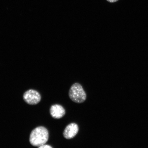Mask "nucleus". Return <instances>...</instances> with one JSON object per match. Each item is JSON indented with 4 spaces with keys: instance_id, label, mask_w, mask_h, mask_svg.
<instances>
[{
    "instance_id": "423d86ee",
    "label": "nucleus",
    "mask_w": 148,
    "mask_h": 148,
    "mask_svg": "<svg viewBox=\"0 0 148 148\" xmlns=\"http://www.w3.org/2000/svg\"><path fill=\"white\" fill-rule=\"evenodd\" d=\"M39 148H51L52 147H51V146H49V145H45V144H44V145H42L41 146H40V147H39Z\"/></svg>"
},
{
    "instance_id": "7ed1b4c3",
    "label": "nucleus",
    "mask_w": 148,
    "mask_h": 148,
    "mask_svg": "<svg viewBox=\"0 0 148 148\" xmlns=\"http://www.w3.org/2000/svg\"><path fill=\"white\" fill-rule=\"evenodd\" d=\"M23 98L24 101L28 104L34 105L40 102L41 100V96L36 90H29L24 93Z\"/></svg>"
},
{
    "instance_id": "f03ea898",
    "label": "nucleus",
    "mask_w": 148,
    "mask_h": 148,
    "mask_svg": "<svg viewBox=\"0 0 148 148\" xmlns=\"http://www.w3.org/2000/svg\"><path fill=\"white\" fill-rule=\"evenodd\" d=\"M70 99L75 103H82L86 99V95L82 86L79 83H74L69 92Z\"/></svg>"
},
{
    "instance_id": "39448f33",
    "label": "nucleus",
    "mask_w": 148,
    "mask_h": 148,
    "mask_svg": "<svg viewBox=\"0 0 148 148\" xmlns=\"http://www.w3.org/2000/svg\"><path fill=\"white\" fill-rule=\"evenodd\" d=\"M50 113L52 117L54 119H59L63 117L66 114V111L61 105L55 104L51 107Z\"/></svg>"
},
{
    "instance_id": "f257e3e1",
    "label": "nucleus",
    "mask_w": 148,
    "mask_h": 148,
    "mask_svg": "<svg viewBox=\"0 0 148 148\" xmlns=\"http://www.w3.org/2000/svg\"><path fill=\"white\" fill-rule=\"evenodd\" d=\"M49 138L47 130L43 127H39L31 132L29 137V142L34 147H39L45 144Z\"/></svg>"
},
{
    "instance_id": "20e7f679",
    "label": "nucleus",
    "mask_w": 148,
    "mask_h": 148,
    "mask_svg": "<svg viewBox=\"0 0 148 148\" xmlns=\"http://www.w3.org/2000/svg\"><path fill=\"white\" fill-rule=\"evenodd\" d=\"M79 128L76 123H72L68 125L65 128L63 132L64 137L66 139H71L76 136Z\"/></svg>"
},
{
    "instance_id": "0eeeda50",
    "label": "nucleus",
    "mask_w": 148,
    "mask_h": 148,
    "mask_svg": "<svg viewBox=\"0 0 148 148\" xmlns=\"http://www.w3.org/2000/svg\"><path fill=\"white\" fill-rule=\"evenodd\" d=\"M107 1L110 3H114L116 2L118 0H107Z\"/></svg>"
}]
</instances>
